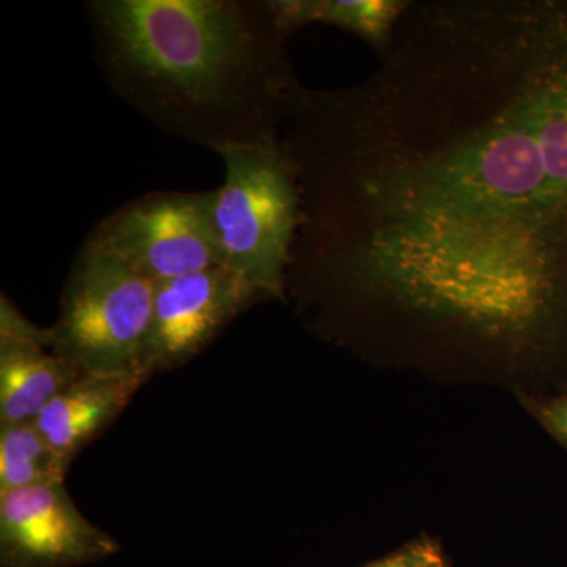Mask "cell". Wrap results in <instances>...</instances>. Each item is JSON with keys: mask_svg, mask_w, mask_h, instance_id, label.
I'll return each instance as SVG.
<instances>
[{"mask_svg": "<svg viewBox=\"0 0 567 567\" xmlns=\"http://www.w3.org/2000/svg\"><path fill=\"white\" fill-rule=\"evenodd\" d=\"M69 468L35 421L0 424V494L63 483Z\"/></svg>", "mask_w": 567, "mask_h": 567, "instance_id": "cell-10", "label": "cell"}, {"mask_svg": "<svg viewBox=\"0 0 567 567\" xmlns=\"http://www.w3.org/2000/svg\"><path fill=\"white\" fill-rule=\"evenodd\" d=\"M462 237H464V235H462ZM470 240H472V238H470ZM473 241H475V240H473ZM480 245H481V244H480ZM483 246H484V245H483ZM486 248H487V246H486ZM491 249H492V248H491ZM551 249H554V248H551ZM495 251H496V249H495ZM546 251H548V249H546ZM499 252H502V251H499ZM540 252H544V251H540ZM506 254H507V252H506ZM535 254H537V252H535ZM511 256H513V254H511ZM525 256H529V254H525Z\"/></svg>", "mask_w": 567, "mask_h": 567, "instance_id": "cell-14", "label": "cell"}, {"mask_svg": "<svg viewBox=\"0 0 567 567\" xmlns=\"http://www.w3.org/2000/svg\"><path fill=\"white\" fill-rule=\"evenodd\" d=\"M147 377L82 374L51 402L35 424L66 465L121 415Z\"/></svg>", "mask_w": 567, "mask_h": 567, "instance_id": "cell-8", "label": "cell"}, {"mask_svg": "<svg viewBox=\"0 0 567 567\" xmlns=\"http://www.w3.org/2000/svg\"><path fill=\"white\" fill-rule=\"evenodd\" d=\"M84 374L52 349L51 328L29 322L9 298L0 300V424L35 421Z\"/></svg>", "mask_w": 567, "mask_h": 567, "instance_id": "cell-7", "label": "cell"}, {"mask_svg": "<svg viewBox=\"0 0 567 567\" xmlns=\"http://www.w3.org/2000/svg\"><path fill=\"white\" fill-rule=\"evenodd\" d=\"M260 300L251 284L226 267L156 284L144 374L151 379L188 363Z\"/></svg>", "mask_w": 567, "mask_h": 567, "instance_id": "cell-5", "label": "cell"}, {"mask_svg": "<svg viewBox=\"0 0 567 567\" xmlns=\"http://www.w3.org/2000/svg\"><path fill=\"white\" fill-rule=\"evenodd\" d=\"M118 551L114 537L82 516L63 483L0 494L2 567H76Z\"/></svg>", "mask_w": 567, "mask_h": 567, "instance_id": "cell-6", "label": "cell"}, {"mask_svg": "<svg viewBox=\"0 0 567 567\" xmlns=\"http://www.w3.org/2000/svg\"><path fill=\"white\" fill-rule=\"evenodd\" d=\"M226 177L212 189L210 216L223 267L246 279L265 300L284 297L301 197L284 140L219 153Z\"/></svg>", "mask_w": 567, "mask_h": 567, "instance_id": "cell-2", "label": "cell"}, {"mask_svg": "<svg viewBox=\"0 0 567 567\" xmlns=\"http://www.w3.org/2000/svg\"><path fill=\"white\" fill-rule=\"evenodd\" d=\"M440 567H447V566L445 565V563H443V565H442V566H440Z\"/></svg>", "mask_w": 567, "mask_h": 567, "instance_id": "cell-15", "label": "cell"}, {"mask_svg": "<svg viewBox=\"0 0 567 567\" xmlns=\"http://www.w3.org/2000/svg\"><path fill=\"white\" fill-rule=\"evenodd\" d=\"M156 284L84 241L71 265L52 349L84 374H144ZM148 379V377H147Z\"/></svg>", "mask_w": 567, "mask_h": 567, "instance_id": "cell-3", "label": "cell"}, {"mask_svg": "<svg viewBox=\"0 0 567 567\" xmlns=\"http://www.w3.org/2000/svg\"><path fill=\"white\" fill-rule=\"evenodd\" d=\"M443 563L435 547L416 544L365 567H440Z\"/></svg>", "mask_w": 567, "mask_h": 567, "instance_id": "cell-11", "label": "cell"}, {"mask_svg": "<svg viewBox=\"0 0 567 567\" xmlns=\"http://www.w3.org/2000/svg\"><path fill=\"white\" fill-rule=\"evenodd\" d=\"M543 423L567 446V398L557 399L540 409Z\"/></svg>", "mask_w": 567, "mask_h": 567, "instance_id": "cell-12", "label": "cell"}, {"mask_svg": "<svg viewBox=\"0 0 567 567\" xmlns=\"http://www.w3.org/2000/svg\"><path fill=\"white\" fill-rule=\"evenodd\" d=\"M93 58L145 121L215 153L281 140L303 85L270 0H91Z\"/></svg>", "mask_w": 567, "mask_h": 567, "instance_id": "cell-1", "label": "cell"}, {"mask_svg": "<svg viewBox=\"0 0 567 567\" xmlns=\"http://www.w3.org/2000/svg\"><path fill=\"white\" fill-rule=\"evenodd\" d=\"M212 192H153L115 208L87 244L162 284L223 267L213 234Z\"/></svg>", "mask_w": 567, "mask_h": 567, "instance_id": "cell-4", "label": "cell"}, {"mask_svg": "<svg viewBox=\"0 0 567 567\" xmlns=\"http://www.w3.org/2000/svg\"><path fill=\"white\" fill-rule=\"evenodd\" d=\"M282 31L290 35L312 22L338 25L382 51L406 2L372 0H270Z\"/></svg>", "mask_w": 567, "mask_h": 567, "instance_id": "cell-9", "label": "cell"}, {"mask_svg": "<svg viewBox=\"0 0 567 567\" xmlns=\"http://www.w3.org/2000/svg\"><path fill=\"white\" fill-rule=\"evenodd\" d=\"M395 221H398V219H395ZM406 223H409V221H406ZM416 224H417V223H416ZM424 226H425V224H424ZM431 227H432V226H431ZM436 229H439V227H436ZM443 230H445V229H443ZM447 233H450V230H447ZM453 234H454V233H453ZM457 235H458V234H457ZM461 237H462V235H461ZM465 238H466V237H465ZM468 240H470V238H468ZM476 244H477V241H476ZM477 245H480V244H477ZM480 246H483V245H480ZM484 248H486V246H484ZM488 249H491V248H488ZM554 249H559V248H554ZM492 251H495V249H492ZM548 251H551V249H548ZM496 252H499V251H496ZM544 252H547V251H544ZM503 254H506V252H503ZM537 254H540V252H537ZM509 256H511V254H509ZM529 256H535V254H529ZM514 257H525V256H514Z\"/></svg>", "mask_w": 567, "mask_h": 567, "instance_id": "cell-13", "label": "cell"}]
</instances>
